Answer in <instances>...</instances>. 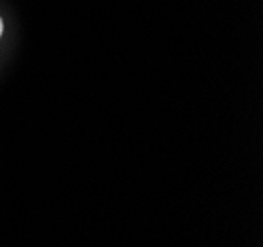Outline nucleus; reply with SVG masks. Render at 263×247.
I'll return each mask as SVG.
<instances>
[{
  "label": "nucleus",
  "mask_w": 263,
  "mask_h": 247,
  "mask_svg": "<svg viewBox=\"0 0 263 247\" xmlns=\"http://www.w3.org/2000/svg\"><path fill=\"white\" fill-rule=\"evenodd\" d=\"M2 32H4V24H2V20H0V35H2Z\"/></svg>",
  "instance_id": "f257e3e1"
}]
</instances>
